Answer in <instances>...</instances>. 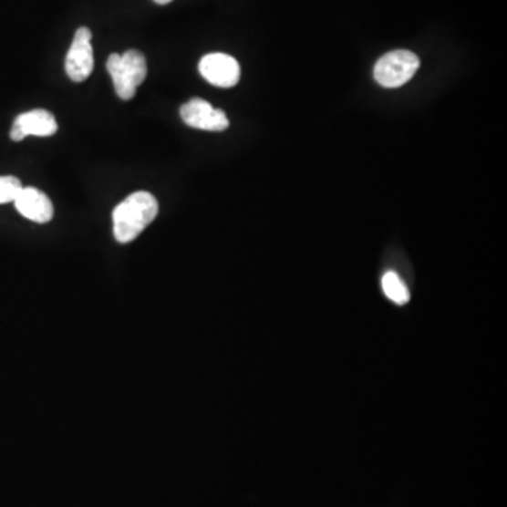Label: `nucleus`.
Returning a JSON list of instances; mask_svg holds the SVG:
<instances>
[{"label":"nucleus","instance_id":"nucleus-1","mask_svg":"<svg viewBox=\"0 0 507 507\" xmlns=\"http://www.w3.org/2000/svg\"><path fill=\"white\" fill-rule=\"evenodd\" d=\"M158 214V202L150 192L139 191L124 199L113 211V234L121 244L133 242Z\"/></svg>","mask_w":507,"mask_h":507},{"label":"nucleus","instance_id":"nucleus-2","mask_svg":"<svg viewBox=\"0 0 507 507\" xmlns=\"http://www.w3.org/2000/svg\"><path fill=\"white\" fill-rule=\"evenodd\" d=\"M108 72L118 97L123 100L133 99L137 88L147 78L146 57L137 50L126 51L123 56L112 54L108 59Z\"/></svg>","mask_w":507,"mask_h":507},{"label":"nucleus","instance_id":"nucleus-3","mask_svg":"<svg viewBox=\"0 0 507 507\" xmlns=\"http://www.w3.org/2000/svg\"><path fill=\"white\" fill-rule=\"evenodd\" d=\"M420 67V59L415 53L408 50H396L385 54L377 62L374 69L375 81L380 87L399 88L415 77Z\"/></svg>","mask_w":507,"mask_h":507},{"label":"nucleus","instance_id":"nucleus-4","mask_svg":"<svg viewBox=\"0 0 507 507\" xmlns=\"http://www.w3.org/2000/svg\"><path fill=\"white\" fill-rule=\"evenodd\" d=\"M92 33L89 28H78L66 58V71L74 82L87 81L93 71Z\"/></svg>","mask_w":507,"mask_h":507},{"label":"nucleus","instance_id":"nucleus-5","mask_svg":"<svg viewBox=\"0 0 507 507\" xmlns=\"http://www.w3.org/2000/svg\"><path fill=\"white\" fill-rule=\"evenodd\" d=\"M202 77L217 88H233L239 84L240 64L237 59L227 54L213 53L204 56L199 62Z\"/></svg>","mask_w":507,"mask_h":507},{"label":"nucleus","instance_id":"nucleus-6","mask_svg":"<svg viewBox=\"0 0 507 507\" xmlns=\"http://www.w3.org/2000/svg\"><path fill=\"white\" fill-rule=\"evenodd\" d=\"M181 118L183 123L199 130L224 131L230 126L229 119L223 110L214 109L211 103L199 98L189 100L181 108Z\"/></svg>","mask_w":507,"mask_h":507},{"label":"nucleus","instance_id":"nucleus-7","mask_svg":"<svg viewBox=\"0 0 507 507\" xmlns=\"http://www.w3.org/2000/svg\"><path fill=\"white\" fill-rule=\"evenodd\" d=\"M58 130L56 118L43 109H36L16 118L10 130L13 141H22L27 136L50 137Z\"/></svg>","mask_w":507,"mask_h":507},{"label":"nucleus","instance_id":"nucleus-8","mask_svg":"<svg viewBox=\"0 0 507 507\" xmlns=\"http://www.w3.org/2000/svg\"><path fill=\"white\" fill-rule=\"evenodd\" d=\"M15 206L23 217L35 223H48L54 216L53 202L46 193L33 186H27L20 191L16 198Z\"/></svg>","mask_w":507,"mask_h":507},{"label":"nucleus","instance_id":"nucleus-9","mask_svg":"<svg viewBox=\"0 0 507 507\" xmlns=\"http://www.w3.org/2000/svg\"><path fill=\"white\" fill-rule=\"evenodd\" d=\"M382 289H384L385 296L392 300L393 304L406 305L410 299V294H409L405 282L393 271L385 274L382 278Z\"/></svg>","mask_w":507,"mask_h":507},{"label":"nucleus","instance_id":"nucleus-10","mask_svg":"<svg viewBox=\"0 0 507 507\" xmlns=\"http://www.w3.org/2000/svg\"><path fill=\"white\" fill-rule=\"evenodd\" d=\"M22 189V182L17 178L12 175L0 177V204L15 202Z\"/></svg>","mask_w":507,"mask_h":507},{"label":"nucleus","instance_id":"nucleus-11","mask_svg":"<svg viewBox=\"0 0 507 507\" xmlns=\"http://www.w3.org/2000/svg\"><path fill=\"white\" fill-rule=\"evenodd\" d=\"M155 4L158 5H168L171 4V2H172V0H154Z\"/></svg>","mask_w":507,"mask_h":507}]
</instances>
